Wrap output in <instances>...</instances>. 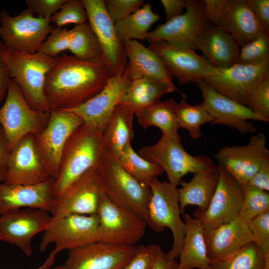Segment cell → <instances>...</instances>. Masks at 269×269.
<instances>
[{"label": "cell", "mask_w": 269, "mask_h": 269, "mask_svg": "<svg viewBox=\"0 0 269 269\" xmlns=\"http://www.w3.org/2000/svg\"><path fill=\"white\" fill-rule=\"evenodd\" d=\"M116 74L102 58L85 60L66 54L55 57L44 85L50 110L79 106L97 94Z\"/></svg>", "instance_id": "1"}, {"label": "cell", "mask_w": 269, "mask_h": 269, "mask_svg": "<svg viewBox=\"0 0 269 269\" xmlns=\"http://www.w3.org/2000/svg\"><path fill=\"white\" fill-rule=\"evenodd\" d=\"M102 134L83 124L70 136L64 148L54 181L55 198L89 170L98 166L105 149Z\"/></svg>", "instance_id": "2"}, {"label": "cell", "mask_w": 269, "mask_h": 269, "mask_svg": "<svg viewBox=\"0 0 269 269\" xmlns=\"http://www.w3.org/2000/svg\"><path fill=\"white\" fill-rule=\"evenodd\" d=\"M4 59L11 79L17 84L29 105L34 110L50 112L44 85L55 58L38 52L29 54L6 47Z\"/></svg>", "instance_id": "3"}, {"label": "cell", "mask_w": 269, "mask_h": 269, "mask_svg": "<svg viewBox=\"0 0 269 269\" xmlns=\"http://www.w3.org/2000/svg\"><path fill=\"white\" fill-rule=\"evenodd\" d=\"M98 168L108 198L146 221L151 195L150 187L139 182L105 149Z\"/></svg>", "instance_id": "4"}, {"label": "cell", "mask_w": 269, "mask_h": 269, "mask_svg": "<svg viewBox=\"0 0 269 269\" xmlns=\"http://www.w3.org/2000/svg\"><path fill=\"white\" fill-rule=\"evenodd\" d=\"M168 181L155 179L149 187L151 195L148 206L146 225L153 231L160 233L166 228L172 232V246L167 254L171 260L179 256L183 244L186 226L181 218L178 188Z\"/></svg>", "instance_id": "5"}, {"label": "cell", "mask_w": 269, "mask_h": 269, "mask_svg": "<svg viewBox=\"0 0 269 269\" xmlns=\"http://www.w3.org/2000/svg\"><path fill=\"white\" fill-rule=\"evenodd\" d=\"M5 97L0 108V125L8 140L10 152L24 136L40 133L47 124L50 112L32 109L12 79L9 83Z\"/></svg>", "instance_id": "6"}, {"label": "cell", "mask_w": 269, "mask_h": 269, "mask_svg": "<svg viewBox=\"0 0 269 269\" xmlns=\"http://www.w3.org/2000/svg\"><path fill=\"white\" fill-rule=\"evenodd\" d=\"M139 155L160 166L166 172L168 181L176 186L185 175L205 170L214 164L205 155L190 154L181 141L163 135L155 144L142 147Z\"/></svg>", "instance_id": "7"}, {"label": "cell", "mask_w": 269, "mask_h": 269, "mask_svg": "<svg viewBox=\"0 0 269 269\" xmlns=\"http://www.w3.org/2000/svg\"><path fill=\"white\" fill-rule=\"evenodd\" d=\"M98 241L116 246H134L144 236L146 221L111 201L105 194L97 212Z\"/></svg>", "instance_id": "8"}, {"label": "cell", "mask_w": 269, "mask_h": 269, "mask_svg": "<svg viewBox=\"0 0 269 269\" xmlns=\"http://www.w3.org/2000/svg\"><path fill=\"white\" fill-rule=\"evenodd\" d=\"M52 29L50 19L37 17L27 8L14 16L5 10L0 13V40L16 51L37 52Z\"/></svg>", "instance_id": "9"}, {"label": "cell", "mask_w": 269, "mask_h": 269, "mask_svg": "<svg viewBox=\"0 0 269 269\" xmlns=\"http://www.w3.org/2000/svg\"><path fill=\"white\" fill-rule=\"evenodd\" d=\"M204 0H188L184 13L149 31L146 40L149 44L165 41L173 45L197 50V42L211 24L204 13Z\"/></svg>", "instance_id": "10"}, {"label": "cell", "mask_w": 269, "mask_h": 269, "mask_svg": "<svg viewBox=\"0 0 269 269\" xmlns=\"http://www.w3.org/2000/svg\"><path fill=\"white\" fill-rule=\"evenodd\" d=\"M83 124L82 119L71 111L51 110L45 128L34 134L38 151L51 177L57 178L65 145Z\"/></svg>", "instance_id": "11"}, {"label": "cell", "mask_w": 269, "mask_h": 269, "mask_svg": "<svg viewBox=\"0 0 269 269\" xmlns=\"http://www.w3.org/2000/svg\"><path fill=\"white\" fill-rule=\"evenodd\" d=\"M97 215L72 214L52 222L43 232L39 250L43 252L51 244L56 253L70 251L98 241Z\"/></svg>", "instance_id": "12"}, {"label": "cell", "mask_w": 269, "mask_h": 269, "mask_svg": "<svg viewBox=\"0 0 269 269\" xmlns=\"http://www.w3.org/2000/svg\"><path fill=\"white\" fill-rule=\"evenodd\" d=\"M104 194L103 183L98 168L93 167L55 198L51 212V222L69 215L96 214Z\"/></svg>", "instance_id": "13"}, {"label": "cell", "mask_w": 269, "mask_h": 269, "mask_svg": "<svg viewBox=\"0 0 269 269\" xmlns=\"http://www.w3.org/2000/svg\"><path fill=\"white\" fill-rule=\"evenodd\" d=\"M215 157L218 166L241 184L246 185L262 166L269 162L266 135L260 132L253 135L247 144L224 146Z\"/></svg>", "instance_id": "14"}, {"label": "cell", "mask_w": 269, "mask_h": 269, "mask_svg": "<svg viewBox=\"0 0 269 269\" xmlns=\"http://www.w3.org/2000/svg\"><path fill=\"white\" fill-rule=\"evenodd\" d=\"M127 67L128 62L93 97L78 107L66 110L75 113L84 124L103 134L115 108L131 83Z\"/></svg>", "instance_id": "15"}, {"label": "cell", "mask_w": 269, "mask_h": 269, "mask_svg": "<svg viewBox=\"0 0 269 269\" xmlns=\"http://www.w3.org/2000/svg\"><path fill=\"white\" fill-rule=\"evenodd\" d=\"M52 219L50 212L40 209L24 208L6 212L0 217L1 241L16 246L29 257L33 238L46 230Z\"/></svg>", "instance_id": "16"}, {"label": "cell", "mask_w": 269, "mask_h": 269, "mask_svg": "<svg viewBox=\"0 0 269 269\" xmlns=\"http://www.w3.org/2000/svg\"><path fill=\"white\" fill-rule=\"evenodd\" d=\"M218 183L206 209L196 210L195 217L199 219L204 229H211L229 222L238 215L244 199V190L233 176L218 166Z\"/></svg>", "instance_id": "17"}, {"label": "cell", "mask_w": 269, "mask_h": 269, "mask_svg": "<svg viewBox=\"0 0 269 269\" xmlns=\"http://www.w3.org/2000/svg\"><path fill=\"white\" fill-rule=\"evenodd\" d=\"M148 47L163 60L172 77L179 85L198 84L206 78L220 73L211 66L205 58L195 51L170 44L165 41L150 44Z\"/></svg>", "instance_id": "18"}, {"label": "cell", "mask_w": 269, "mask_h": 269, "mask_svg": "<svg viewBox=\"0 0 269 269\" xmlns=\"http://www.w3.org/2000/svg\"><path fill=\"white\" fill-rule=\"evenodd\" d=\"M196 85L201 92L202 103L213 119L212 124L225 125L242 134L257 132L255 125L248 121H263L247 106L219 93L204 80Z\"/></svg>", "instance_id": "19"}, {"label": "cell", "mask_w": 269, "mask_h": 269, "mask_svg": "<svg viewBox=\"0 0 269 269\" xmlns=\"http://www.w3.org/2000/svg\"><path fill=\"white\" fill-rule=\"evenodd\" d=\"M135 248L95 242L68 251L63 264L53 269H122L133 255Z\"/></svg>", "instance_id": "20"}, {"label": "cell", "mask_w": 269, "mask_h": 269, "mask_svg": "<svg viewBox=\"0 0 269 269\" xmlns=\"http://www.w3.org/2000/svg\"><path fill=\"white\" fill-rule=\"evenodd\" d=\"M49 177L38 151L34 134L24 136L9 152L4 183L8 185H33Z\"/></svg>", "instance_id": "21"}, {"label": "cell", "mask_w": 269, "mask_h": 269, "mask_svg": "<svg viewBox=\"0 0 269 269\" xmlns=\"http://www.w3.org/2000/svg\"><path fill=\"white\" fill-rule=\"evenodd\" d=\"M218 74L205 79L219 93L246 105L256 85L269 74V62L258 65L236 63L226 68H217Z\"/></svg>", "instance_id": "22"}, {"label": "cell", "mask_w": 269, "mask_h": 269, "mask_svg": "<svg viewBox=\"0 0 269 269\" xmlns=\"http://www.w3.org/2000/svg\"><path fill=\"white\" fill-rule=\"evenodd\" d=\"M89 23L98 38L102 59L117 73L128 62L123 41L106 11L104 0H82Z\"/></svg>", "instance_id": "23"}, {"label": "cell", "mask_w": 269, "mask_h": 269, "mask_svg": "<svg viewBox=\"0 0 269 269\" xmlns=\"http://www.w3.org/2000/svg\"><path fill=\"white\" fill-rule=\"evenodd\" d=\"M55 179L49 177L33 185H8L0 182V216L10 210L32 208L51 213L55 201Z\"/></svg>", "instance_id": "24"}, {"label": "cell", "mask_w": 269, "mask_h": 269, "mask_svg": "<svg viewBox=\"0 0 269 269\" xmlns=\"http://www.w3.org/2000/svg\"><path fill=\"white\" fill-rule=\"evenodd\" d=\"M204 237L210 261L229 258L253 242L248 224L237 217L227 223L204 229Z\"/></svg>", "instance_id": "25"}, {"label": "cell", "mask_w": 269, "mask_h": 269, "mask_svg": "<svg viewBox=\"0 0 269 269\" xmlns=\"http://www.w3.org/2000/svg\"><path fill=\"white\" fill-rule=\"evenodd\" d=\"M122 41L128 60V75L132 81L149 77L177 88L164 62L155 51L136 40Z\"/></svg>", "instance_id": "26"}, {"label": "cell", "mask_w": 269, "mask_h": 269, "mask_svg": "<svg viewBox=\"0 0 269 269\" xmlns=\"http://www.w3.org/2000/svg\"><path fill=\"white\" fill-rule=\"evenodd\" d=\"M215 25L228 31L241 47L254 40L263 29L246 0H227Z\"/></svg>", "instance_id": "27"}, {"label": "cell", "mask_w": 269, "mask_h": 269, "mask_svg": "<svg viewBox=\"0 0 269 269\" xmlns=\"http://www.w3.org/2000/svg\"><path fill=\"white\" fill-rule=\"evenodd\" d=\"M240 47L228 31L213 25L203 32L197 42L198 50L216 68H226L236 64Z\"/></svg>", "instance_id": "28"}, {"label": "cell", "mask_w": 269, "mask_h": 269, "mask_svg": "<svg viewBox=\"0 0 269 269\" xmlns=\"http://www.w3.org/2000/svg\"><path fill=\"white\" fill-rule=\"evenodd\" d=\"M219 179L218 166L214 164L205 170L194 173L189 181H181L178 195L181 213L188 205H196L197 210L205 211L209 205Z\"/></svg>", "instance_id": "29"}, {"label": "cell", "mask_w": 269, "mask_h": 269, "mask_svg": "<svg viewBox=\"0 0 269 269\" xmlns=\"http://www.w3.org/2000/svg\"><path fill=\"white\" fill-rule=\"evenodd\" d=\"M186 229L178 265L180 269H210L209 260L201 221L184 214Z\"/></svg>", "instance_id": "30"}, {"label": "cell", "mask_w": 269, "mask_h": 269, "mask_svg": "<svg viewBox=\"0 0 269 269\" xmlns=\"http://www.w3.org/2000/svg\"><path fill=\"white\" fill-rule=\"evenodd\" d=\"M177 91V88L156 79L143 77L132 80L122 97L119 104L133 111L134 114L160 102L161 98L168 93Z\"/></svg>", "instance_id": "31"}, {"label": "cell", "mask_w": 269, "mask_h": 269, "mask_svg": "<svg viewBox=\"0 0 269 269\" xmlns=\"http://www.w3.org/2000/svg\"><path fill=\"white\" fill-rule=\"evenodd\" d=\"M134 115L128 108L118 105L102 134L105 149L116 159L123 149L131 143Z\"/></svg>", "instance_id": "32"}, {"label": "cell", "mask_w": 269, "mask_h": 269, "mask_svg": "<svg viewBox=\"0 0 269 269\" xmlns=\"http://www.w3.org/2000/svg\"><path fill=\"white\" fill-rule=\"evenodd\" d=\"M176 102L170 98L146 108L135 114L138 123L144 129L156 127L162 135L181 141L178 134L175 106Z\"/></svg>", "instance_id": "33"}, {"label": "cell", "mask_w": 269, "mask_h": 269, "mask_svg": "<svg viewBox=\"0 0 269 269\" xmlns=\"http://www.w3.org/2000/svg\"><path fill=\"white\" fill-rule=\"evenodd\" d=\"M161 16L153 12L151 5L144 3L136 11L115 23L117 32L122 40L146 39L149 29Z\"/></svg>", "instance_id": "34"}, {"label": "cell", "mask_w": 269, "mask_h": 269, "mask_svg": "<svg viewBox=\"0 0 269 269\" xmlns=\"http://www.w3.org/2000/svg\"><path fill=\"white\" fill-rule=\"evenodd\" d=\"M116 159L126 171L139 182L148 186L164 172L160 166L136 153L131 143L123 149Z\"/></svg>", "instance_id": "35"}, {"label": "cell", "mask_w": 269, "mask_h": 269, "mask_svg": "<svg viewBox=\"0 0 269 269\" xmlns=\"http://www.w3.org/2000/svg\"><path fill=\"white\" fill-rule=\"evenodd\" d=\"M69 30L71 40L68 50L73 56L85 60L102 58L100 43L88 21L75 25Z\"/></svg>", "instance_id": "36"}, {"label": "cell", "mask_w": 269, "mask_h": 269, "mask_svg": "<svg viewBox=\"0 0 269 269\" xmlns=\"http://www.w3.org/2000/svg\"><path fill=\"white\" fill-rule=\"evenodd\" d=\"M267 261L257 246L252 242L232 256L210 261V269H266Z\"/></svg>", "instance_id": "37"}, {"label": "cell", "mask_w": 269, "mask_h": 269, "mask_svg": "<svg viewBox=\"0 0 269 269\" xmlns=\"http://www.w3.org/2000/svg\"><path fill=\"white\" fill-rule=\"evenodd\" d=\"M175 113L178 127L187 130L190 136L198 139L202 135L201 127L213 121L203 103L192 105L184 99L176 104Z\"/></svg>", "instance_id": "38"}, {"label": "cell", "mask_w": 269, "mask_h": 269, "mask_svg": "<svg viewBox=\"0 0 269 269\" xmlns=\"http://www.w3.org/2000/svg\"><path fill=\"white\" fill-rule=\"evenodd\" d=\"M243 187L244 199L237 217L248 223L269 211V193L248 184Z\"/></svg>", "instance_id": "39"}, {"label": "cell", "mask_w": 269, "mask_h": 269, "mask_svg": "<svg viewBox=\"0 0 269 269\" xmlns=\"http://www.w3.org/2000/svg\"><path fill=\"white\" fill-rule=\"evenodd\" d=\"M269 62V32L262 30L254 40L240 47L236 63L258 65Z\"/></svg>", "instance_id": "40"}, {"label": "cell", "mask_w": 269, "mask_h": 269, "mask_svg": "<svg viewBox=\"0 0 269 269\" xmlns=\"http://www.w3.org/2000/svg\"><path fill=\"white\" fill-rule=\"evenodd\" d=\"M57 27L69 24H80L88 21L87 12L82 0H66L50 18Z\"/></svg>", "instance_id": "41"}, {"label": "cell", "mask_w": 269, "mask_h": 269, "mask_svg": "<svg viewBox=\"0 0 269 269\" xmlns=\"http://www.w3.org/2000/svg\"><path fill=\"white\" fill-rule=\"evenodd\" d=\"M246 106L263 122H269V74L265 76L249 95Z\"/></svg>", "instance_id": "42"}, {"label": "cell", "mask_w": 269, "mask_h": 269, "mask_svg": "<svg viewBox=\"0 0 269 269\" xmlns=\"http://www.w3.org/2000/svg\"><path fill=\"white\" fill-rule=\"evenodd\" d=\"M70 40L69 29L57 27L53 28L37 52L55 58L62 52L68 50Z\"/></svg>", "instance_id": "43"}, {"label": "cell", "mask_w": 269, "mask_h": 269, "mask_svg": "<svg viewBox=\"0 0 269 269\" xmlns=\"http://www.w3.org/2000/svg\"><path fill=\"white\" fill-rule=\"evenodd\" d=\"M253 242L269 261V211L259 215L248 223Z\"/></svg>", "instance_id": "44"}, {"label": "cell", "mask_w": 269, "mask_h": 269, "mask_svg": "<svg viewBox=\"0 0 269 269\" xmlns=\"http://www.w3.org/2000/svg\"><path fill=\"white\" fill-rule=\"evenodd\" d=\"M159 246L151 244L135 247L133 255L122 269H151Z\"/></svg>", "instance_id": "45"}, {"label": "cell", "mask_w": 269, "mask_h": 269, "mask_svg": "<svg viewBox=\"0 0 269 269\" xmlns=\"http://www.w3.org/2000/svg\"><path fill=\"white\" fill-rule=\"evenodd\" d=\"M105 8L112 20L116 22L128 17L144 3L143 0H105Z\"/></svg>", "instance_id": "46"}, {"label": "cell", "mask_w": 269, "mask_h": 269, "mask_svg": "<svg viewBox=\"0 0 269 269\" xmlns=\"http://www.w3.org/2000/svg\"><path fill=\"white\" fill-rule=\"evenodd\" d=\"M66 0H26L27 8L36 16L50 19Z\"/></svg>", "instance_id": "47"}, {"label": "cell", "mask_w": 269, "mask_h": 269, "mask_svg": "<svg viewBox=\"0 0 269 269\" xmlns=\"http://www.w3.org/2000/svg\"><path fill=\"white\" fill-rule=\"evenodd\" d=\"M263 30L269 32V0H246Z\"/></svg>", "instance_id": "48"}, {"label": "cell", "mask_w": 269, "mask_h": 269, "mask_svg": "<svg viewBox=\"0 0 269 269\" xmlns=\"http://www.w3.org/2000/svg\"><path fill=\"white\" fill-rule=\"evenodd\" d=\"M204 13L206 18L215 25L222 12L227 0H204Z\"/></svg>", "instance_id": "49"}, {"label": "cell", "mask_w": 269, "mask_h": 269, "mask_svg": "<svg viewBox=\"0 0 269 269\" xmlns=\"http://www.w3.org/2000/svg\"><path fill=\"white\" fill-rule=\"evenodd\" d=\"M5 46L0 39V103L5 97L8 85L11 79L7 64L4 59Z\"/></svg>", "instance_id": "50"}, {"label": "cell", "mask_w": 269, "mask_h": 269, "mask_svg": "<svg viewBox=\"0 0 269 269\" xmlns=\"http://www.w3.org/2000/svg\"><path fill=\"white\" fill-rule=\"evenodd\" d=\"M9 153L8 140L0 125V182H4L6 178Z\"/></svg>", "instance_id": "51"}, {"label": "cell", "mask_w": 269, "mask_h": 269, "mask_svg": "<svg viewBox=\"0 0 269 269\" xmlns=\"http://www.w3.org/2000/svg\"><path fill=\"white\" fill-rule=\"evenodd\" d=\"M166 15V21L183 13L186 9L188 0H161Z\"/></svg>", "instance_id": "52"}, {"label": "cell", "mask_w": 269, "mask_h": 269, "mask_svg": "<svg viewBox=\"0 0 269 269\" xmlns=\"http://www.w3.org/2000/svg\"><path fill=\"white\" fill-rule=\"evenodd\" d=\"M248 184L267 192L269 191V162L257 171Z\"/></svg>", "instance_id": "53"}, {"label": "cell", "mask_w": 269, "mask_h": 269, "mask_svg": "<svg viewBox=\"0 0 269 269\" xmlns=\"http://www.w3.org/2000/svg\"><path fill=\"white\" fill-rule=\"evenodd\" d=\"M178 263L176 260H171L159 246L154 265L151 269H175Z\"/></svg>", "instance_id": "54"}, {"label": "cell", "mask_w": 269, "mask_h": 269, "mask_svg": "<svg viewBox=\"0 0 269 269\" xmlns=\"http://www.w3.org/2000/svg\"><path fill=\"white\" fill-rule=\"evenodd\" d=\"M56 254L52 250L45 262L40 266L33 269H49L54 264Z\"/></svg>", "instance_id": "55"}, {"label": "cell", "mask_w": 269, "mask_h": 269, "mask_svg": "<svg viewBox=\"0 0 269 269\" xmlns=\"http://www.w3.org/2000/svg\"><path fill=\"white\" fill-rule=\"evenodd\" d=\"M175 269H180L179 267H178V265H177L176 268H175Z\"/></svg>", "instance_id": "56"}, {"label": "cell", "mask_w": 269, "mask_h": 269, "mask_svg": "<svg viewBox=\"0 0 269 269\" xmlns=\"http://www.w3.org/2000/svg\"><path fill=\"white\" fill-rule=\"evenodd\" d=\"M1 241V237H0V242Z\"/></svg>", "instance_id": "57"}, {"label": "cell", "mask_w": 269, "mask_h": 269, "mask_svg": "<svg viewBox=\"0 0 269 269\" xmlns=\"http://www.w3.org/2000/svg\"><path fill=\"white\" fill-rule=\"evenodd\" d=\"M269 269V268H267V269Z\"/></svg>", "instance_id": "58"}, {"label": "cell", "mask_w": 269, "mask_h": 269, "mask_svg": "<svg viewBox=\"0 0 269 269\" xmlns=\"http://www.w3.org/2000/svg\"></svg>", "instance_id": "59"}]
</instances>
